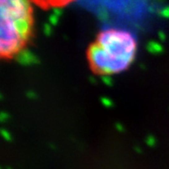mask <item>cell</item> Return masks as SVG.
<instances>
[{
  "instance_id": "6da1fadb",
  "label": "cell",
  "mask_w": 169,
  "mask_h": 169,
  "mask_svg": "<svg viewBox=\"0 0 169 169\" xmlns=\"http://www.w3.org/2000/svg\"><path fill=\"white\" fill-rule=\"evenodd\" d=\"M136 51L137 40L132 32L119 27H107L89 47L87 58L95 74L113 75L130 67Z\"/></svg>"
},
{
  "instance_id": "7a4b0ae2",
  "label": "cell",
  "mask_w": 169,
  "mask_h": 169,
  "mask_svg": "<svg viewBox=\"0 0 169 169\" xmlns=\"http://www.w3.org/2000/svg\"><path fill=\"white\" fill-rule=\"evenodd\" d=\"M33 0H0V53L11 59L29 42L33 31Z\"/></svg>"
},
{
  "instance_id": "3957f363",
  "label": "cell",
  "mask_w": 169,
  "mask_h": 169,
  "mask_svg": "<svg viewBox=\"0 0 169 169\" xmlns=\"http://www.w3.org/2000/svg\"><path fill=\"white\" fill-rule=\"evenodd\" d=\"M97 13H106L119 17L139 18L146 14L154 0H80Z\"/></svg>"
},
{
  "instance_id": "277c9868",
  "label": "cell",
  "mask_w": 169,
  "mask_h": 169,
  "mask_svg": "<svg viewBox=\"0 0 169 169\" xmlns=\"http://www.w3.org/2000/svg\"><path fill=\"white\" fill-rule=\"evenodd\" d=\"M34 3L43 9L60 8L67 4H70L75 0H33Z\"/></svg>"
}]
</instances>
